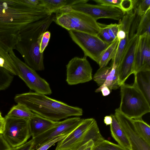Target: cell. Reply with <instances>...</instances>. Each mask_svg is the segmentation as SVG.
Wrapping results in <instances>:
<instances>
[{"mask_svg":"<svg viewBox=\"0 0 150 150\" xmlns=\"http://www.w3.org/2000/svg\"><path fill=\"white\" fill-rule=\"evenodd\" d=\"M112 69L108 76L104 84L100 87L107 86L111 91L120 87L119 75L117 67L114 65H111Z\"/></svg>","mask_w":150,"mask_h":150,"instance_id":"24","label":"cell"},{"mask_svg":"<svg viewBox=\"0 0 150 150\" xmlns=\"http://www.w3.org/2000/svg\"><path fill=\"white\" fill-rule=\"evenodd\" d=\"M100 91L103 96H106L108 95L111 92L109 88L107 86H105L102 87H99L98 88L95 90V92L96 93Z\"/></svg>","mask_w":150,"mask_h":150,"instance_id":"39","label":"cell"},{"mask_svg":"<svg viewBox=\"0 0 150 150\" xmlns=\"http://www.w3.org/2000/svg\"><path fill=\"white\" fill-rule=\"evenodd\" d=\"M68 32L72 40L83 51L84 56L89 57L98 64L102 54L110 44L103 41L98 35L73 30Z\"/></svg>","mask_w":150,"mask_h":150,"instance_id":"7","label":"cell"},{"mask_svg":"<svg viewBox=\"0 0 150 150\" xmlns=\"http://www.w3.org/2000/svg\"><path fill=\"white\" fill-rule=\"evenodd\" d=\"M134 83L150 103V71H142L134 74Z\"/></svg>","mask_w":150,"mask_h":150,"instance_id":"18","label":"cell"},{"mask_svg":"<svg viewBox=\"0 0 150 150\" xmlns=\"http://www.w3.org/2000/svg\"><path fill=\"white\" fill-rule=\"evenodd\" d=\"M4 118L5 124L2 134L9 146L14 148L27 142L31 136L29 119L6 117Z\"/></svg>","mask_w":150,"mask_h":150,"instance_id":"9","label":"cell"},{"mask_svg":"<svg viewBox=\"0 0 150 150\" xmlns=\"http://www.w3.org/2000/svg\"><path fill=\"white\" fill-rule=\"evenodd\" d=\"M119 43L116 38L105 50L102 54L98 64L100 68L107 66L110 60L115 56Z\"/></svg>","mask_w":150,"mask_h":150,"instance_id":"20","label":"cell"},{"mask_svg":"<svg viewBox=\"0 0 150 150\" xmlns=\"http://www.w3.org/2000/svg\"><path fill=\"white\" fill-rule=\"evenodd\" d=\"M72 131L67 132L62 134L54 139L44 144L35 150H47L55 143L64 138Z\"/></svg>","mask_w":150,"mask_h":150,"instance_id":"31","label":"cell"},{"mask_svg":"<svg viewBox=\"0 0 150 150\" xmlns=\"http://www.w3.org/2000/svg\"><path fill=\"white\" fill-rule=\"evenodd\" d=\"M121 0H93L98 5L117 8L120 9Z\"/></svg>","mask_w":150,"mask_h":150,"instance_id":"33","label":"cell"},{"mask_svg":"<svg viewBox=\"0 0 150 150\" xmlns=\"http://www.w3.org/2000/svg\"><path fill=\"white\" fill-rule=\"evenodd\" d=\"M110 115L112 117V121L110 125V127L112 137L117 142L118 144L131 150L128 138L115 115L111 114Z\"/></svg>","mask_w":150,"mask_h":150,"instance_id":"19","label":"cell"},{"mask_svg":"<svg viewBox=\"0 0 150 150\" xmlns=\"http://www.w3.org/2000/svg\"><path fill=\"white\" fill-rule=\"evenodd\" d=\"M94 145L93 141L91 140L81 146L77 150H92Z\"/></svg>","mask_w":150,"mask_h":150,"instance_id":"38","label":"cell"},{"mask_svg":"<svg viewBox=\"0 0 150 150\" xmlns=\"http://www.w3.org/2000/svg\"><path fill=\"white\" fill-rule=\"evenodd\" d=\"M135 2L136 0H121L120 9L125 13L133 9Z\"/></svg>","mask_w":150,"mask_h":150,"instance_id":"32","label":"cell"},{"mask_svg":"<svg viewBox=\"0 0 150 150\" xmlns=\"http://www.w3.org/2000/svg\"><path fill=\"white\" fill-rule=\"evenodd\" d=\"M94 146H97L101 150H129L105 139Z\"/></svg>","mask_w":150,"mask_h":150,"instance_id":"29","label":"cell"},{"mask_svg":"<svg viewBox=\"0 0 150 150\" xmlns=\"http://www.w3.org/2000/svg\"><path fill=\"white\" fill-rule=\"evenodd\" d=\"M2 117V116L1 113V112H0V118Z\"/></svg>","mask_w":150,"mask_h":150,"instance_id":"43","label":"cell"},{"mask_svg":"<svg viewBox=\"0 0 150 150\" xmlns=\"http://www.w3.org/2000/svg\"><path fill=\"white\" fill-rule=\"evenodd\" d=\"M8 52L16 63L18 71V75L31 90L35 92L45 95H50L52 91L49 84L41 78L35 71L29 67L18 58L13 50Z\"/></svg>","mask_w":150,"mask_h":150,"instance_id":"8","label":"cell"},{"mask_svg":"<svg viewBox=\"0 0 150 150\" xmlns=\"http://www.w3.org/2000/svg\"><path fill=\"white\" fill-rule=\"evenodd\" d=\"M88 0H40L41 6L50 14L60 9L75 4L87 3Z\"/></svg>","mask_w":150,"mask_h":150,"instance_id":"17","label":"cell"},{"mask_svg":"<svg viewBox=\"0 0 150 150\" xmlns=\"http://www.w3.org/2000/svg\"><path fill=\"white\" fill-rule=\"evenodd\" d=\"M114 115L128 138L131 150H150V145L137 132L132 119L124 115L118 108L115 110Z\"/></svg>","mask_w":150,"mask_h":150,"instance_id":"14","label":"cell"},{"mask_svg":"<svg viewBox=\"0 0 150 150\" xmlns=\"http://www.w3.org/2000/svg\"><path fill=\"white\" fill-rule=\"evenodd\" d=\"M120 87L121 101L118 109L121 112L130 118L137 119L150 112V104L134 83H125Z\"/></svg>","mask_w":150,"mask_h":150,"instance_id":"6","label":"cell"},{"mask_svg":"<svg viewBox=\"0 0 150 150\" xmlns=\"http://www.w3.org/2000/svg\"><path fill=\"white\" fill-rule=\"evenodd\" d=\"M92 150H101L97 146H93Z\"/></svg>","mask_w":150,"mask_h":150,"instance_id":"42","label":"cell"},{"mask_svg":"<svg viewBox=\"0 0 150 150\" xmlns=\"http://www.w3.org/2000/svg\"><path fill=\"white\" fill-rule=\"evenodd\" d=\"M14 100L17 104L24 105L33 112L54 121L72 116H80L83 114L81 108L70 106L45 94L35 92L17 94Z\"/></svg>","mask_w":150,"mask_h":150,"instance_id":"2","label":"cell"},{"mask_svg":"<svg viewBox=\"0 0 150 150\" xmlns=\"http://www.w3.org/2000/svg\"><path fill=\"white\" fill-rule=\"evenodd\" d=\"M66 67V81L68 85L84 83L92 79V68L85 56L74 57L69 61Z\"/></svg>","mask_w":150,"mask_h":150,"instance_id":"10","label":"cell"},{"mask_svg":"<svg viewBox=\"0 0 150 150\" xmlns=\"http://www.w3.org/2000/svg\"><path fill=\"white\" fill-rule=\"evenodd\" d=\"M13 75L5 69L0 67V91L7 89L11 85Z\"/></svg>","mask_w":150,"mask_h":150,"instance_id":"26","label":"cell"},{"mask_svg":"<svg viewBox=\"0 0 150 150\" xmlns=\"http://www.w3.org/2000/svg\"><path fill=\"white\" fill-rule=\"evenodd\" d=\"M136 34L138 36L145 34L150 35V10L140 17Z\"/></svg>","mask_w":150,"mask_h":150,"instance_id":"25","label":"cell"},{"mask_svg":"<svg viewBox=\"0 0 150 150\" xmlns=\"http://www.w3.org/2000/svg\"><path fill=\"white\" fill-rule=\"evenodd\" d=\"M150 71V35L139 36L134 60L133 74Z\"/></svg>","mask_w":150,"mask_h":150,"instance_id":"15","label":"cell"},{"mask_svg":"<svg viewBox=\"0 0 150 150\" xmlns=\"http://www.w3.org/2000/svg\"><path fill=\"white\" fill-rule=\"evenodd\" d=\"M34 0H0V46L7 52L27 37L34 22L51 14Z\"/></svg>","mask_w":150,"mask_h":150,"instance_id":"1","label":"cell"},{"mask_svg":"<svg viewBox=\"0 0 150 150\" xmlns=\"http://www.w3.org/2000/svg\"><path fill=\"white\" fill-rule=\"evenodd\" d=\"M71 7L75 10L88 15L96 21L102 18L119 21L125 14L117 8L87 3L75 4Z\"/></svg>","mask_w":150,"mask_h":150,"instance_id":"13","label":"cell"},{"mask_svg":"<svg viewBox=\"0 0 150 150\" xmlns=\"http://www.w3.org/2000/svg\"><path fill=\"white\" fill-rule=\"evenodd\" d=\"M57 122L50 120L34 113L29 120L30 131L32 138L47 131Z\"/></svg>","mask_w":150,"mask_h":150,"instance_id":"16","label":"cell"},{"mask_svg":"<svg viewBox=\"0 0 150 150\" xmlns=\"http://www.w3.org/2000/svg\"><path fill=\"white\" fill-rule=\"evenodd\" d=\"M104 121L105 124L106 125H110L112 121V119L111 115L105 116L104 118Z\"/></svg>","mask_w":150,"mask_h":150,"instance_id":"40","label":"cell"},{"mask_svg":"<svg viewBox=\"0 0 150 150\" xmlns=\"http://www.w3.org/2000/svg\"><path fill=\"white\" fill-rule=\"evenodd\" d=\"M150 10V0H136L133 10L136 15L142 17Z\"/></svg>","mask_w":150,"mask_h":150,"instance_id":"28","label":"cell"},{"mask_svg":"<svg viewBox=\"0 0 150 150\" xmlns=\"http://www.w3.org/2000/svg\"><path fill=\"white\" fill-rule=\"evenodd\" d=\"M99 31L98 35L104 42L111 44L113 40L110 35L108 31L107 25L98 22Z\"/></svg>","mask_w":150,"mask_h":150,"instance_id":"30","label":"cell"},{"mask_svg":"<svg viewBox=\"0 0 150 150\" xmlns=\"http://www.w3.org/2000/svg\"><path fill=\"white\" fill-rule=\"evenodd\" d=\"M55 17V14H52L36 22L27 38L16 46L15 49L21 55L25 63L35 71L45 69L44 53L40 52V41L42 34L54 21Z\"/></svg>","mask_w":150,"mask_h":150,"instance_id":"3","label":"cell"},{"mask_svg":"<svg viewBox=\"0 0 150 150\" xmlns=\"http://www.w3.org/2000/svg\"><path fill=\"white\" fill-rule=\"evenodd\" d=\"M11 148L4 139L2 134H0V150H10Z\"/></svg>","mask_w":150,"mask_h":150,"instance_id":"37","label":"cell"},{"mask_svg":"<svg viewBox=\"0 0 150 150\" xmlns=\"http://www.w3.org/2000/svg\"><path fill=\"white\" fill-rule=\"evenodd\" d=\"M83 119L75 117L58 121L51 128L33 138L35 150L62 134L72 131L83 121Z\"/></svg>","mask_w":150,"mask_h":150,"instance_id":"11","label":"cell"},{"mask_svg":"<svg viewBox=\"0 0 150 150\" xmlns=\"http://www.w3.org/2000/svg\"><path fill=\"white\" fill-rule=\"evenodd\" d=\"M51 37L50 32L47 31L42 34L40 44V52L44 53V51L47 46Z\"/></svg>","mask_w":150,"mask_h":150,"instance_id":"34","label":"cell"},{"mask_svg":"<svg viewBox=\"0 0 150 150\" xmlns=\"http://www.w3.org/2000/svg\"><path fill=\"white\" fill-rule=\"evenodd\" d=\"M133 122L137 132L141 137L150 145V127L142 119H132Z\"/></svg>","mask_w":150,"mask_h":150,"instance_id":"23","label":"cell"},{"mask_svg":"<svg viewBox=\"0 0 150 150\" xmlns=\"http://www.w3.org/2000/svg\"><path fill=\"white\" fill-rule=\"evenodd\" d=\"M54 22L68 31L75 30L98 35V22L88 15L73 9L71 6L63 8L56 13Z\"/></svg>","mask_w":150,"mask_h":150,"instance_id":"5","label":"cell"},{"mask_svg":"<svg viewBox=\"0 0 150 150\" xmlns=\"http://www.w3.org/2000/svg\"><path fill=\"white\" fill-rule=\"evenodd\" d=\"M108 32L111 38L114 40L116 38L117 34L119 30V25L117 23L107 25Z\"/></svg>","mask_w":150,"mask_h":150,"instance_id":"35","label":"cell"},{"mask_svg":"<svg viewBox=\"0 0 150 150\" xmlns=\"http://www.w3.org/2000/svg\"><path fill=\"white\" fill-rule=\"evenodd\" d=\"M0 67L3 68L13 75H18L17 68L16 63L8 52L0 46Z\"/></svg>","mask_w":150,"mask_h":150,"instance_id":"21","label":"cell"},{"mask_svg":"<svg viewBox=\"0 0 150 150\" xmlns=\"http://www.w3.org/2000/svg\"><path fill=\"white\" fill-rule=\"evenodd\" d=\"M112 66L100 68L94 74L93 79L99 86L105 82L107 77L112 69Z\"/></svg>","mask_w":150,"mask_h":150,"instance_id":"27","label":"cell"},{"mask_svg":"<svg viewBox=\"0 0 150 150\" xmlns=\"http://www.w3.org/2000/svg\"><path fill=\"white\" fill-rule=\"evenodd\" d=\"M34 142L33 139L18 146L12 148L10 150H35L34 148Z\"/></svg>","mask_w":150,"mask_h":150,"instance_id":"36","label":"cell"},{"mask_svg":"<svg viewBox=\"0 0 150 150\" xmlns=\"http://www.w3.org/2000/svg\"><path fill=\"white\" fill-rule=\"evenodd\" d=\"M5 124V119L3 117L0 118V134H2L4 130Z\"/></svg>","mask_w":150,"mask_h":150,"instance_id":"41","label":"cell"},{"mask_svg":"<svg viewBox=\"0 0 150 150\" xmlns=\"http://www.w3.org/2000/svg\"><path fill=\"white\" fill-rule=\"evenodd\" d=\"M34 114V113L30 110L25 105L18 103L13 106L5 117L18 119H29Z\"/></svg>","mask_w":150,"mask_h":150,"instance_id":"22","label":"cell"},{"mask_svg":"<svg viewBox=\"0 0 150 150\" xmlns=\"http://www.w3.org/2000/svg\"><path fill=\"white\" fill-rule=\"evenodd\" d=\"M129 39L119 64L117 68L120 86L133 74L134 60L139 36L130 32Z\"/></svg>","mask_w":150,"mask_h":150,"instance_id":"12","label":"cell"},{"mask_svg":"<svg viewBox=\"0 0 150 150\" xmlns=\"http://www.w3.org/2000/svg\"><path fill=\"white\" fill-rule=\"evenodd\" d=\"M104 139L94 119H83L71 133L57 142L55 150H77L90 140H93L95 146Z\"/></svg>","mask_w":150,"mask_h":150,"instance_id":"4","label":"cell"}]
</instances>
